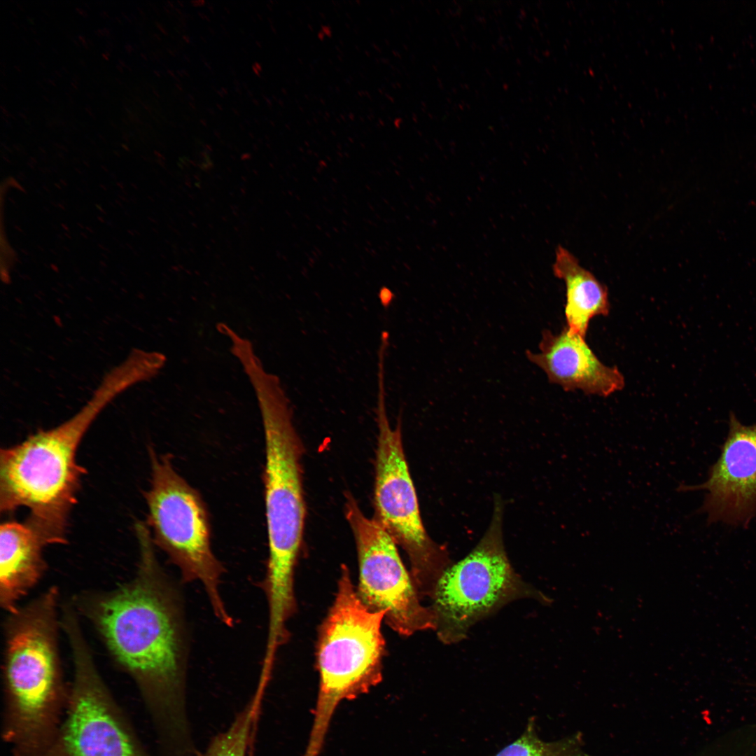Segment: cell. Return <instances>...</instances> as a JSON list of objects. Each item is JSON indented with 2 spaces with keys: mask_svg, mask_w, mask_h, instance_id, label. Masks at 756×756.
Wrapping results in <instances>:
<instances>
[{
  "mask_svg": "<svg viewBox=\"0 0 756 756\" xmlns=\"http://www.w3.org/2000/svg\"><path fill=\"white\" fill-rule=\"evenodd\" d=\"M134 576L106 590L70 599L92 626L113 662L134 683L162 756L197 752L187 711L186 638L179 595L148 537L140 538Z\"/></svg>",
  "mask_w": 756,
  "mask_h": 756,
  "instance_id": "obj_1",
  "label": "cell"
},
{
  "mask_svg": "<svg viewBox=\"0 0 756 756\" xmlns=\"http://www.w3.org/2000/svg\"><path fill=\"white\" fill-rule=\"evenodd\" d=\"M141 381L139 368L124 360L106 373L91 398L70 419L1 448V512L25 507L29 510L25 522L46 546L66 544L70 512L86 472L77 462L79 444L99 413Z\"/></svg>",
  "mask_w": 756,
  "mask_h": 756,
  "instance_id": "obj_2",
  "label": "cell"
},
{
  "mask_svg": "<svg viewBox=\"0 0 756 756\" xmlns=\"http://www.w3.org/2000/svg\"><path fill=\"white\" fill-rule=\"evenodd\" d=\"M59 589L49 587L4 621L1 736L13 756H41L62 722L69 696L59 648Z\"/></svg>",
  "mask_w": 756,
  "mask_h": 756,
  "instance_id": "obj_3",
  "label": "cell"
},
{
  "mask_svg": "<svg viewBox=\"0 0 756 756\" xmlns=\"http://www.w3.org/2000/svg\"><path fill=\"white\" fill-rule=\"evenodd\" d=\"M384 616V612L370 610L362 603L348 567L342 565L334 601L318 628V692L303 756H319L341 701L366 694L382 682Z\"/></svg>",
  "mask_w": 756,
  "mask_h": 756,
  "instance_id": "obj_4",
  "label": "cell"
},
{
  "mask_svg": "<svg viewBox=\"0 0 756 756\" xmlns=\"http://www.w3.org/2000/svg\"><path fill=\"white\" fill-rule=\"evenodd\" d=\"M494 504L484 535L465 558L446 569L430 598L434 631L444 644L462 641L476 623L514 601L532 598L545 605L552 601L513 569L503 540L500 500Z\"/></svg>",
  "mask_w": 756,
  "mask_h": 756,
  "instance_id": "obj_5",
  "label": "cell"
},
{
  "mask_svg": "<svg viewBox=\"0 0 756 756\" xmlns=\"http://www.w3.org/2000/svg\"><path fill=\"white\" fill-rule=\"evenodd\" d=\"M150 486L144 493L153 540L178 568L184 582H200L215 616L234 620L220 593L224 568L213 552L208 511L200 493L175 470L169 454L149 448Z\"/></svg>",
  "mask_w": 756,
  "mask_h": 756,
  "instance_id": "obj_6",
  "label": "cell"
},
{
  "mask_svg": "<svg viewBox=\"0 0 756 756\" xmlns=\"http://www.w3.org/2000/svg\"><path fill=\"white\" fill-rule=\"evenodd\" d=\"M265 442L264 493L268 538L267 570L295 573L305 518L301 458L302 445L284 390L272 386L256 396Z\"/></svg>",
  "mask_w": 756,
  "mask_h": 756,
  "instance_id": "obj_7",
  "label": "cell"
},
{
  "mask_svg": "<svg viewBox=\"0 0 756 756\" xmlns=\"http://www.w3.org/2000/svg\"><path fill=\"white\" fill-rule=\"evenodd\" d=\"M377 380L374 519L405 552L419 594L421 599H429L451 561L447 549L435 543L424 527L402 447L401 418L399 416L394 428L391 426L385 404L384 378Z\"/></svg>",
  "mask_w": 756,
  "mask_h": 756,
  "instance_id": "obj_8",
  "label": "cell"
},
{
  "mask_svg": "<svg viewBox=\"0 0 756 756\" xmlns=\"http://www.w3.org/2000/svg\"><path fill=\"white\" fill-rule=\"evenodd\" d=\"M74 673L66 712L41 756H151L103 678L83 630L65 631Z\"/></svg>",
  "mask_w": 756,
  "mask_h": 756,
  "instance_id": "obj_9",
  "label": "cell"
},
{
  "mask_svg": "<svg viewBox=\"0 0 756 756\" xmlns=\"http://www.w3.org/2000/svg\"><path fill=\"white\" fill-rule=\"evenodd\" d=\"M345 514L356 541V592L362 603L370 610L384 612L385 623L401 636L434 631L433 613L421 603L391 536L374 518L367 517L351 496H347Z\"/></svg>",
  "mask_w": 756,
  "mask_h": 756,
  "instance_id": "obj_10",
  "label": "cell"
},
{
  "mask_svg": "<svg viewBox=\"0 0 756 756\" xmlns=\"http://www.w3.org/2000/svg\"><path fill=\"white\" fill-rule=\"evenodd\" d=\"M699 490L706 492L698 511L707 514L708 523L748 526L756 514V423L743 425L730 413L727 436L707 479L676 488L678 492Z\"/></svg>",
  "mask_w": 756,
  "mask_h": 756,
  "instance_id": "obj_11",
  "label": "cell"
},
{
  "mask_svg": "<svg viewBox=\"0 0 756 756\" xmlns=\"http://www.w3.org/2000/svg\"><path fill=\"white\" fill-rule=\"evenodd\" d=\"M539 349L537 354L527 351L528 358L545 372L550 382L566 391L580 390L606 397L625 386L620 370L602 363L585 337L566 326L558 334L544 330Z\"/></svg>",
  "mask_w": 756,
  "mask_h": 756,
  "instance_id": "obj_12",
  "label": "cell"
},
{
  "mask_svg": "<svg viewBox=\"0 0 756 756\" xmlns=\"http://www.w3.org/2000/svg\"><path fill=\"white\" fill-rule=\"evenodd\" d=\"M46 546L26 522L1 524L0 606L6 613L15 611L44 577L48 569L43 554Z\"/></svg>",
  "mask_w": 756,
  "mask_h": 756,
  "instance_id": "obj_13",
  "label": "cell"
},
{
  "mask_svg": "<svg viewBox=\"0 0 756 756\" xmlns=\"http://www.w3.org/2000/svg\"><path fill=\"white\" fill-rule=\"evenodd\" d=\"M553 271L566 286V327L585 337L593 318L609 314L608 289L580 265L573 254L561 246L556 250Z\"/></svg>",
  "mask_w": 756,
  "mask_h": 756,
  "instance_id": "obj_14",
  "label": "cell"
},
{
  "mask_svg": "<svg viewBox=\"0 0 756 756\" xmlns=\"http://www.w3.org/2000/svg\"><path fill=\"white\" fill-rule=\"evenodd\" d=\"M262 698L254 692L229 727L211 740L202 756H246Z\"/></svg>",
  "mask_w": 756,
  "mask_h": 756,
  "instance_id": "obj_15",
  "label": "cell"
},
{
  "mask_svg": "<svg viewBox=\"0 0 756 756\" xmlns=\"http://www.w3.org/2000/svg\"><path fill=\"white\" fill-rule=\"evenodd\" d=\"M495 756H590L582 749L580 734H576L556 741L545 742L536 734L534 723L529 722L523 734L503 748Z\"/></svg>",
  "mask_w": 756,
  "mask_h": 756,
  "instance_id": "obj_16",
  "label": "cell"
}]
</instances>
